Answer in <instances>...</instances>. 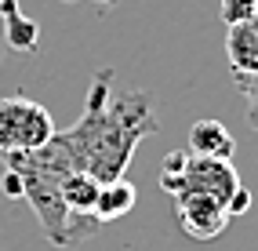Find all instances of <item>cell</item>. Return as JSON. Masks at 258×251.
I'll return each instance as SVG.
<instances>
[{
    "mask_svg": "<svg viewBox=\"0 0 258 251\" xmlns=\"http://www.w3.org/2000/svg\"><path fill=\"white\" fill-rule=\"evenodd\" d=\"M240 95L247 98V124L258 131V73H247V77H233Z\"/></svg>",
    "mask_w": 258,
    "mask_h": 251,
    "instance_id": "8fae6325",
    "label": "cell"
},
{
    "mask_svg": "<svg viewBox=\"0 0 258 251\" xmlns=\"http://www.w3.org/2000/svg\"><path fill=\"white\" fill-rule=\"evenodd\" d=\"M189 153L193 157H215V160H233L236 153V139L233 131L215 120V116H204V120H197L193 128H189Z\"/></svg>",
    "mask_w": 258,
    "mask_h": 251,
    "instance_id": "8992f818",
    "label": "cell"
},
{
    "mask_svg": "<svg viewBox=\"0 0 258 251\" xmlns=\"http://www.w3.org/2000/svg\"><path fill=\"white\" fill-rule=\"evenodd\" d=\"M218 15L226 26H236V22H247L258 15V0H222L218 4Z\"/></svg>",
    "mask_w": 258,
    "mask_h": 251,
    "instance_id": "30bf717a",
    "label": "cell"
},
{
    "mask_svg": "<svg viewBox=\"0 0 258 251\" xmlns=\"http://www.w3.org/2000/svg\"><path fill=\"white\" fill-rule=\"evenodd\" d=\"M247 208H251V193H247L244 186H240V190H236V193L229 197V219H236V215H244Z\"/></svg>",
    "mask_w": 258,
    "mask_h": 251,
    "instance_id": "7c38bea8",
    "label": "cell"
},
{
    "mask_svg": "<svg viewBox=\"0 0 258 251\" xmlns=\"http://www.w3.org/2000/svg\"><path fill=\"white\" fill-rule=\"evenodd\" d=\"M0 26H4V40L11 51L33 55L40 47V22L29 19L19 8V0H0Z\"/></svg>",
    "mask_w": 258,
    "mask_h": 251,
    "instance_id": "52a82bcc",
    "label": "cell"
},
{
    "mask_svg": "<svg viewBox=\"0 0 258 251\" xmlns=\"http://www.w3.org/2000/svg\"><path fill=\"white\" fill-rule=\"evenodd\" d=\"M51 135H55V116L47 113V106L26 95L0 98V157L33 153L47 146Z\"/></svg>",
    "mask_w": 258,
    "mask_h": 251,
    "instance_id": "277c9868",
    "label": "cell"
},
{
    "mask_svg": "<svg viewBox=\"0 0 258 251\" xmlns=\"http://www.w3.org/2000/svg\"><path fill=\"white\" fill-rule=\"evenodd\" d=\"M135 200H139V190H135L127 178L102 182V186H98V200H95V219H98V226H106L113 219H124V215L135 208Z\"/></svg>",
    "mask_w": 258,
    "mask_h": 251,
    "instance_id": "9c48e42d",
    "label": "cell"
},
{
    "mask_svg": "<svg viewBox=\"0 0 258 251\" xmlns=\"http://www.w3.org/2000/svg\"><path fill=\"white\" fill-rule=\"evenodd\" d=\"M62 4H80V0H62ZM91 4H98V8H116V0H91Z\"/></svg>",
    "mask_w": 258,
    "mask_h": 251,
    "instance_id": "4fadbf2b",
    "label": "cell"
},
{
    "mask_svg": "<svg viewBox=\"0 0 258 251\" xmlns=\"http://www.w3.org/2000/svg\"><path fill=\"white\" fill-rule=\"evenodd\" d=\"M160 120L153 98L142 88H116L113 70H98L91 77L84 109L73 128L55 131V142L66 149L77 171H88L98 182L124 178L135 149L142 139L157 135Z\"/></svg>",
    "mask_w": 258,
    "mask_h": 251,
    "instance_id": "6da1fadb",
    "label": "cell"
},
{
    "mask_svg": "<svg viewBox=\"0 0 258 251\" xmlns=\"http://www.w3.org/2000/svg\"><path fill=\"white\" fill-rule=\"evenodd\" d=\"M4 171L15 175L19 200H26L29 211L37 215L47 244L73 247L80 240L95 237V229L77 222L70 215V208L62 204V182H66L70 171H77V167H73L70 157H66V149L55 142V135L47 139V146L33 149V153H8L4 157Z\"/></svg>",
    "mask_w": 258,
    "mask_h": 251,
    "instance_id": "7a4b0ae2",
    "label": "cell"
},
{
    "mask_svg": "<svg viewBox=\"0 0 258 251\" xmlns=\"http://www.w3.org/2000/svg\"><path fill=\"white\" fill-rule=\"evenodd\" d=\"M160 190L164 193H208L229 208V197L240 190V175L233 160H215V157H193L185 149L167 153L160 164Z\"/></svg>",
    "mask_w": 258,
    "mask_h": 251,
    "instance_id": "3957f363",
    "label": "cell"
},
{
    "mask_svg": "<svg viewBox=\"0 0 258 251\" xmlns=\"http://www.w3.org/2000/svg\"><path fill=\"white\" fill-rule=\"evenodd\" d=\"M226 55H229L233 77L258 73V15L247 19V22L229 26V33H226Z\"/></svg>",
    "mask_w": 258,
    "mask_h": 251,
    "instance_id": "ba28073f",
    "label": "cell"
},
{
    "mask_svg": "<svg viewBox=\"0 0 258 251\" xmlns=\"http://www.w3.org/2000/svg\"><path fill=\"white\" fill-rule=\"evenodd\" d=\"M175 215L185 237L193 240H215L229 226V208L208 193H175Z\"/></svg>",
    "mask_w": 258,
    "mask_h": 251,
    "instance_id": "5b68a950",
    "label": "cell"
}]
</instances>
